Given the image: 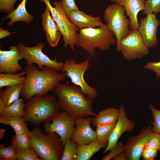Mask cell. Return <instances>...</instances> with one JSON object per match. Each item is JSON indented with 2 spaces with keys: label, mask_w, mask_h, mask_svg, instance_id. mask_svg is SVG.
I'll list each match as a JSON object with an SVG mask.
<instances>
[{
  "label": "cell",
  "mask_w": 160,
  "mask_h": 160,
  "mask_svg": "<svg viewBox=\"0 0 160 160\" xmlns=\"http://www.w3.org/2000/svg\"><path fill=\"white\" fill-rule=\"evenodd\" d=\"M9 31V30H5L2 28H0V39H1L5 38L9 36L12 33Z\"/></svg>",
  "instance_id": "ab89813d"
},
{
  "label": "cell",
  "mask_w": 160,
  "mask_h": 160,
  "mask_svg": "<svg viewBox=\"0 0 160 160\" xmlns=\"http://www.w3.org/2000/svg\"><path fill=\"white\" fill-rule=\"evenodd\" d=\"M24 70L17 73H0V88L23 84L25 79Z\"/></svg>",
  "instance_id": "484cf974"
},
{
  "label": "cell",
  "mask_w": 160,
  "mask_h": 160,
  "mask_svg": "<svg viewBox=\"0 0 160 160\" xmlns=\"http://www.w3.org/2000/svg\"><path fill=\"white\" fill-rule=\"evenodd\" d=\"M89 66L88 59L77 63L73 59H69L65 61L61 71L70 79L73 83L80 87L84 95L93 99L97 96V90L95 88L89 85L84 77V74Z\"/></svg>",
  "instance_id": "ba28073f"
},
{
  "label": "cell",
  "mask_w": 160,
  "mask_h": 160,
  "mask_svg": "<svg viewBox=\"0 0 160 160\" xmlns=\"http://www.w3.org/2000/svg\"><path fill=\"white\" fill-rule=\"evenodd\" d=\"M114 3L123 6L125 10L126 15L130 20L129 27L132 30L138 29L139 23L137 15L139 12L145 9V0H111Z\"/></svg>",
  "instance_id": "ac0fdd59"
},
{
  "label": "cell",
  "mask_w": 160,
  "mask_h": 160,
  "mask_svg": "<svg viewBox=\"0 0 160 160\" xmlns=\"http://www.w3.org/2000/svg\"><path fill=\"white\" fill-rule=\"evenodd\" d=\"M114 33L105 24L97 28L79 29L75 46L85 50L93 57L96 48L102 51L108 50L111 46L116 44Z\"/></svg>",
  "instance_id": "277c9868"
},
{
  "label": "cell",
  "mask_w": 160,
  "mask_h": 160,
  "mask_svg": "<svg viewBox=\"0 0 160 160\" xmlns=\"http://www.w3.org/2000/svg\"><path fill=\"white\" fill-rule=\"evenodd\" d=\"M113 159L114 160H126L125 155L123 152L116 156Z\"/></svg>",
  "instance_id": "60d3db41"
},
{
  "label": "cell",
  "mask_w": 160,
  "mask_h": 160,
  "mask_svg": "<svg viewBox=\"0 0 160 160\" xmlns=\"http://www.w3.org/2000/svg\"><path fill=\"white\" fill-rule=\"evenodd\" d=\"M119 113V109L113 107L106 108L100 112L92 118V125L115 124L117 121Z\"/></svg>",
  "instance_id": "ffe728a7"
},
{
  "label": "cell",
  "mask_w": 160,
  "mask_h": 160,
  "mask_svg": "<svg viewBox=\"0 0 160 160\" xmlns=\"http://www.w3.org/2000/svg\"><path fill=\"white\" fill-rule=\"evenodd\" d=\"M144 148H153L160 151V134L153 132Z\"/></svg>",
  "instance_id": "836d02e7"
},
{
  "label": "cell",
  "mask_w": 160,
  "mask_h": 160,
  "mask_svg": "<svg viewBox=\"0 0 160 160\" xmlns=\"http://www.w3.org/2000/svg\"><path fill=\"white\" fill-rule=\"evenodd\" d=\"M153 132L151 126L149 125L145 129L143 128L137 135L127 140L123 152L126 160H140L145 146Z\"/></svg>",
  "instance_id": "7c38bea8"
},
{
  "label": "cell",
  "mask_w": 160,
  "mask_h": 160,
  "mask_svg": "<svg viewBox=\"0 0 160 160\" xmlns=\"http://www.w3.org/2000/svg\"><path fill=\"white\" fill-rule=\"evenodd\" d=\"M78 145L71 139H68L64 145L61 160H75L76 157Z\"/></svg>",
  "instance_id": "f1b7e54d"
},
{
  "label": "cell",
  "mask_w": 160,
  "mask_h": 160,
  "mask_svg": "<svg viewBox=\"0 0 160 160\" xmlns=\"http://www.w3.org/2000/svg\"><path fill=\"white\" fill-rule=\"evenodd\" d=\"M25 104L23 99L19 98L10 105L6 106L3 112L0 115V117H23Z\"/></svg>",
  "instance_id": "d4e9b609"
},
{
  "label": "cell",
  "mask_w": 160,
  "mask_h": 160,
  "mask_svg": "<svg viewBox=\"0 0 160 160\" xmlns=\"http://www.w3.org/2000/svg\"><path fill=\"white\" fill-rule=\"evenodd\" d=\"M0 160H16V151L12 145L8 146H5L3 144L0 145Z\"/></svg>",
  "instance_id": "f546056e"
},
{
  "label": "cell",
  "mask_w": 160,
  "mask_h": 160,
  "mask_svg": "<svg viewBox=\"0 0 160 160\" xmlns=\"http://www.w3.org/2000/svg\"><path fill=\"white\" fill-rule=\"evenodd\" d=\"M5 130L4 129L0 128V140H1L4 137Z\"/></svg>",
  "instance_id": "7bdbcfd3"
},
{
  "label": "cell",
  "mask_w": 160,
  "mask_h": 160,
  "mask_svg": "<svg viewBox=\"0 0 160 160\" xmlns=\"http://www.w3.org/2000/svg\"><path fill=\"white\" fill-rule=\"evenodd\" d=\"M92 118H77L71 139L78 145L87 144L96 140L95 132L90 126Z\"/></svg>",
  "instance_id": "5bb4252c"
},
{
  "label": "cell",
  "mask_w": 160,
  "mask_h": 160,
  "mask_svg": "<svg viewBox=\"0 0 160 160\" xmlns=\"http://www.w3.org/2000/svg\"><path fill=\"white\" fill-rule=\"evenodd\" d=\"M160 12V0H147L145 3V9L143 10L144 15Z\"/></svg>",
  "instance_id": "d6a6232c"
},
{
  "label": "cell",
  "mask_w": 160,
  "mask_h": 160,
  "mask_svg": "<svg viewBox=\"0 0 160 160\" xmlns=\"http://www.w3.org/2000/svg\"><path fill=\"white\" fill-rule=\"evenodd\" d=\"M60 108L54 96H35L25 103L23 117L26 121L37 126L41 122L51 121L59 113Z\"/></svg>",
  "instance_id": "3957f363"
},
{
  "label": "cell",
  "mask_w": 160,
  "mask_h": 160,
  "mask_svg": "<svg viewBox=\"0 0 160 160\" xmlns=\"http://www.w3.org/2000/svg\"><path fill=\"white\" fill-rule=\"evenodd\" d=\"M116 49L129 61L140 59L149 53L138 29L131 30L128 35L121 40Z\"/></svg>",
  "instance_id": "30bf717a"
},
{
  "label": "cell",
  "mask_w": 160,
  "mask_h": 160,
  "mask_svg": "<svg viewBox=\"0 0 160 160\" xmlns=\"http://www.w3.org/2000/svg\"><path fill=\"white\" fill-rule=\"evenodd\" d=\"M144 68L154 72L157 79L160 78V61L148 62L144 65Z\"/></svg>",
  "instance_id": "f35d334b"
},
{
  "label": "cell",
  "mask_w": 160,
  "mask_h": 160,
  "mask_svg": "<svg viewBox=\"0 0 160 160\" xmlns=\"http://www.w3.org/2000/svg\"><path fill=\"white\" fill-rule=\"evenodd\" d=\"M30 131L15 134L13 136L12 145L16 151L23 150L31 147Z\"/></svg>",
  "instance_id": "83f0119b"
},
{
  "label": "cell",
  "mask_w": 160,
  "mask_h": 160,
  "mask_svg": "<svg viewBox=\"0 0 160 160\" xmlns=\"http://www.w3.org/2000/svg\"><path fill=\"white\" fill-rule=\"evenodd\" d=\"M158 150L153 148H144L141 157L144 160H154L157 156Z\"/></svg>",
  "instance_id": "74e56055"
},
{
  "label": "cell",
  "mask_w": 160,
  "mask_h": 160,
  "mask_svg": "<svg viewBox=\"0 0 160 160\" xmlns=\"http://www.w3.org/2000/svg\"><path fill=\"white\" fill-rule=\"evenodd\" d=\"M146 15L145 17L140 20L138 30L145 44L149 48L155 46L158 41L157 31L160 22L155 14Z\"/></svg>",
  "instance_id": "4fadbf2b"
},
{
  "label": "cell",
  "mask_w": 160,
  "mask_h": 160,
  "mask_svg": "<svg viewBox=\"0 0 160 160\" xmlns=\"http://www.w3.org/2000/svg\"><path fill=\"white\" fill-rule=\"evenodd\" d=\"M26 1L27 0H22L16 9L4 18V20L8 18L10 19L7 24L8 25H12L13 23L18 21H24L28 23L33 20V16L26 10Z\"/></svg>",
  "instance_id": "44dd1931"
},
{
  "label": "cell",
  "mask_w": 160,
  "mask_h": 160,
  "mask_svg": "<svg viewBox=\"0 0 160 160\" xmlns=\"http://www.w3.org/2000/svg\"><path fill=\"white\" fill-rule=\"evenodd\" d=\"M41 17L42 25L47 42L50 47H55L58 44L62 35L52 16L49 9L46 5Z\"/></svg>",
  "instance_id": "e0dca14e"
},
{
  "label": "cell",
  "mask_w": 160,
  "mask_h": 160,
  "mask_svg": "<svg viewBox=\"0 0 160 160\" xmlns=\"http://www.w3.org/2000/svg\"><path fill=\"white\" fill-rule=\"evenodd\" d=\"M149 108L151 111L153 118V121L150 123L153 125V132L160 134V110L156 109L152 104L149 105Z\"/></svg>",
  "instance_id": "1f68e13d"
},
{
  "label": "cell",
  "mask_w": 160,
  "mask_h": 160,
  "mask_svg": "<svg viewBox=\"0 0 160 160\" xmlns=\"http://www.w3.org/2000/svg\"><path fill=\"white\" fill-rule=\"evenodd\" d=\"M24 70L25 79L23 84L21 95L26 101L35 96L45 95L66 77L65 73L46 66L38 69L33 64H26Z\"/></svg>",
  "instance_id": "6da1fadb"
},
{
  "label": "cell",
  "mask_w": 160,
  "mask_h": 160,
  "mask_svg": "<svg viewBox=\"0 0 160 160\" xmlns=\"http://www.w3.org/2000/svg\"><path fill=\"white\" fill-rule=\"evenodd\" d=\"M60 1L62 8L66 14L79 9L74 0H61Z\"/></svg>",
  "instance_id": "8d00e7d4"
},
{
  "label": "cell",
  "mask_w": 160,
  "mask_h": 160,
  "mask_svg": "<svg viewBox=\"0 0 160 160\" xmlns=\"http://www.w3.org/2000/svg\"><path fill=\"white\" fill-rule=\"evenodd\" d=\"M76 119L64 111L58 113L51 121L45 123L44 129L47 133L57 134L64 145L72 135Z\"/></svg>",
  "instance_id": "8fae6325"
},
{
  "label": "cell",
  "mask_w": 160,
  "mask_h": 160,
  "mask_svg": "<svg viewBox=\"0 0 160 160\" xmlns=\"http://www.w3.org/2000/svg\"><path fill=\"white\" fill-rule=\"evenodd\" d=\"M116 123L98 125L96 126V140L99 143L107 145Z\"/></svg>",
  "instance_id": "4316f807"
},
{
  "label": "cell",
  "mask_w": 160,
  "mask_h": 160,
  "mask_svg": "<svg viewBox=\"0 0 160 160\" xmlns=\"http://www.w3.org/2000/svg\"><path fill=\"white\" fill-rule=\"evenodd\" d=\"M19 0H0V10L8 14L15 9L14 5L15 3Z\"/></svg>",
  "instance_id": "e575fe53"
},
{
  "label": "cell",
  "mask_w": 160,
  "mask_h": 160,
  "mask_svg": "<svg viewBox=\"0 0 160 160\" xmlns=\"http://www.w3.org/2000/svg\"><path fill=\"white\" fill-rule=\"evenodd\" d=\"M6 106L3 102L2 100L0 98V115L3 112Z\"/></svg>",
  "instance_id": "b9f144b4"
},
{
  "label": "cell",
  "mask_w": 160,
  "mask_h": 160,
  "mask_svg": "<svg viewBox=\"0 0 160 160\" xmlns=\"http://www.w3.org/2000/svg\"><path fill=\"white\" fill-rule=\"evenodd\" d=\"M26 121L23 117H0V123L9 125L14 130L15 134L22 133L30 130Z\"/></svg>",
  "instance_id": "cb8c5ba5"
},
{
  "label": "cell",
  "mask_w": 160,
  "mask_h": 160,
  "mask_svg": "<svg viewBox=\"0 0 160 160\" xmlns=\"http://www.w3.org/2000/svg\"><path fill=\"white\" fill-rule=\"evenodd\" d=\"M107 146L96 140L90 143L78 145V150L75 160H89L96 152Z\"/></svg>",
  "instance_id": "7402d4cb"
},
{
  "label": "cell",
  "mask_w": 160,
  "mask_h": 160,
  "mask_svg": "<svg viewBox=\"0 0 160 160\" xmlns=\"http://www.w3.org/2000/svg\"><path fill=\"white\" fill-rule=\"evenodd\" d=\"M69 20L79 29L95 28L104 25L100 17H94L79 9L66 14Z\"/></svg>",
  "instance_id": "d6986e66"
},
{
  "label": "cell",
  "mask_w": 160,
  "mask_h": 160,
  "mask_svg": "<svg viewBox=\"0 0 160 160\" xmlns=\"http://www.w3.org/2000/svg\"><path fill=\"white\" fill-rule=\"evenodd\" d=\"M16 160H41L31 147L23 150L16 151Z\"/></svg>",
  "instance_id": "4dcf8cb0"
},
{
  "label": "cell",
  "mask_w": 160,
  "mask_h": 160,
  "mask_svg": "<svg viewBox=\"0 0 160 160\" xmlns=\"http://www.w3.org/2000/svg\"><path fill=\"white\" fill-rule=\"evenodd\" d=\"M23 59L17 46L10 47L9 50H0V73H15L22 70L19 61Z\"/></svg>",
  "instance_id": "2e32d148"
},
{
  "label": "cell",
  "mask_w": 160,
  "mask_h": 160,
  "mask_svg": "<svg viewBox=\"0 0 160 160\" xmlns=\"http://www.w3.org/2000/svg\"><path fill=\"white\" fill-rule=\"evenodd\" d=\"M38 0L44 2L49 9L52 16L63 36L64 47L69 46L72 50H74L79 29L68 19L62 8L60 1H54V7H53L51 4L50 0Z\"/></svg>",
  "instance_id": "8992f818"
},
{
  "label": "cell",
  "mask_w": 160,
  "mask_h": 160,
  "mask_svg": "<svg viewBox=\"0 0 160 160\" xmlns=\"http://www.w3.org/2000/svg\"><path fill=\"white\" fill-rule=\"evenodd\" d=\"M23 59L26 61V64H36L40 70L44 66L51 68L58 71H61L63 63L57 61L56 57L51 59L42 52L45 45L40 42L33 47H28L22 43L17 45Z\"/></svg>",
  "instance_id": "9c48e42d"
},
{
  "label": "cell",
  "mask_w": 160,
  "mask_h": 160,
  "mask_svg": "<svg viewBox=\"0 0 160 160\" xmlns=\"http://www.w3.org/2000/svg\"><path fill=\"white\" fill-rule=\"evenodd\" d=\"M54 91L60 108L72 117L76 119L97 115L92 110V99L86 97L80 87L60 82Z\"/></svg>",
  "instance_id": "7a4b0ae2"
},
{
  "label": "cell",
  "mask_w": 160,
  "mask_h": 160,
  "mask_svg": "<svg viewBox=\"0 0 160 160\" xmlns=\"http://www.w3.org/2000/svg\"><path fill=\"white\" fill-rule=\"evenodd\" d=\"M23 84L7 87L5 89L0 91V98L6 106H7L19 98Z\"/></svg>",
  "instance_id": "603a6c76"
},
{
  "label": "cell",
  "mask_w": 160,
  "mask_h": 160,
  "mask_svg": "<svg viewBox=\"0 0 160 160\" xmlns=\"http://www.w3.org/2000/svg\"><path fill=\"white\" fill-rule=\"evenodd\" d=\"M124 7L114 3L109 5L105 10L103 20L107 27L114 34L116 40V49L121 40L126 37L131 32L129 27L130 20L125 15Z\"/></svg>",
  "instance_id": "52a82bcc"
},
{
  "label": "cell",
  "mask_w": 160,
  "mask_h": 160,
  "mask_svg": "<svg viewBox=\"0 0 160 160\" xmlns=\"http://www.w3.org/2000/svg\"><path fill=\"white\" fill-rule=\"evenodd\" d=\"M31 147L41 160H61L64 145L55 133L45 134L39 127L30 131Z\"/></svg>",
  "instance_id": "5b68a950"
},
{
  "label": "cell",
  "mask_w": 160,
  "mask_h": 160,
  "mask_svg": "<svg viewBox=\"0 0 160 160\" xmlns=\"http://www.w3.org/2000/svg\"><path fill=\"white\" fill-rule=\"evenodd\" d=\"M124 145L121 143H117L116 145L111 150L110 152L102 159L109 160L113 159L116 156L123 152Z\"/></svg>",
  "instance_id": "d590c367"
},
{
  "label": "cell",
  "mask_w": 160,
  "mask_h": 160,
  "mask_svg": "<svg viewBox=\"0 0 160 160\" xmlns=\"http://www.w3.org/2000/svg\"><path fill=\"white\" fill-rule=\"evenodd\" d=\"M135 127V123L127 117L124 107L121 105L119 108V113L115 127L109 138L108 144L103 152L105 154L111 150L117 144L119 138L125 132H130Z\"/></svg>",
  "instance_id": "9a60e30c"
}]
</instances>
